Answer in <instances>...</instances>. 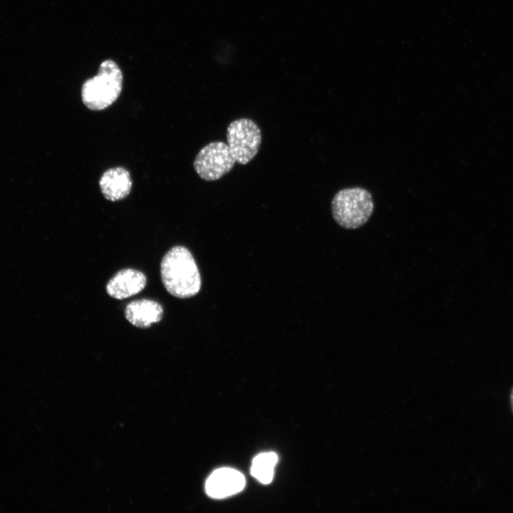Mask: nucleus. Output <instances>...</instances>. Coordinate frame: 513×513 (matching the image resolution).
Masks as SVG:
<instances>
[{
	"label": "nucleus",
	"instance_id": "1",
	"mask_svg": "<svg viewBox=\"0 0 513 513\" xmlns=\"http://www.w3.org/2000/svg\"><path fill=\"white\" fill-rule=\"evenodd\" d=\"M160 273L162 284L172 296L185 299L196 295L201 287V278L190 252L182 246L170 249L162 259Z\"/></svg>",
	"mask_w": 513,
	"mask_h": 513
},
{
	"label": "nucleus",
	"instance_id": "2",
	"mask_svg": "<svg viewBox=\"0 0 513 513\" xmlns=\"http://www.w3.org/2000/svg\"><path fill=\"white\" fill-rule=\"evenodd\" d=\"M123 73L113 60L103 61L97 74L87 79L81 88L83 104L91 110H102L119 97L123 88Z\"/></svg>",
	"mask_w": 513,
	"mask_h": 513
},
{
	"label": "nucleus",
	"instance_id": "3",
	"mask_svg": "<svg viewBox=\"0 0 513 513\" xmlns=\"http://www.w3.org/2000/svg\"><path fill=\"white\" fill-rule=\"evenodd\" d=\"M374 210L370 192L363 187L340 190L331 202V212L336 222L346 229H355L365 224Z\"/></svg>",
	"mask_w": 513,
	"mask_h": 513
},
{
	"label": "nucleus",
	"instance_id": "4",
	"mask_svg": "<svg viewBox=\"0 0 513 513\" xmlns=\"http://www.w3.org/2000/svg\"><path fill=\"white\" fill-rule=\"evenodd\" d=\"M227 141L236 162L247 165L259 152L261 142V130L252 119H236L227 127Z\"/></svg>",
	"mask_w": 513,
	"mask_h": 513
},
{
	"label": "nucleus",
	"instance_id": "5",
	"mask_svg": "<svg viewBox=\"0 0 513 513\" xmlns=\"http://www.w3.org/2000/svg\"><path fill=\"white\" fill-rule=\"evenodd\" d=\"M236 161L227 143L210 142L196 155L193 166L200 177L206 181L222 178L234 167Z\"/></svg>",
	"mask_w": 513,
	"mask_h": 513
},
{
	"label": "nucleus",
	"instance_id": "6",
	"mask_svg": "<svg viewBox=\"0 0 513 513\" xmlns=\"http://www.w3.org/2000/svg\"><path fill=\"white\" fill-rule=\"evenodd\" d=\"M245 486V477L238 470L222 467L214 470L205 483L207 494L215 499L229 497L241 492Z\"/></svg>",
	"mask_w": 513,
	"mask_h": 513
},
{
	"label": "nucleus",
	"instance_id": "7",
	"mask_svg": "<svg viewBox=\"0 0 513 513\" xmlns=\"http://www.w3.org/2000/svg\"><path fill=\"white\" fill-rule=\"evenodd\" d=\"M132 185L130 174L123 167H115L105 170L99 180V187L103 197L112 202L128 197Z\"/></svg>",
	"mask_w": 513,
	"mask_h": 513
},
{
	"label": "nucleus",
	"instance_id": "8",
	"mask_svg": "<svg viewBox=\"0 0 513 513\" xmlns=\"http://www.w3.org/2000/svg\"><path fill=\"white\" fill-rule=\"evenodd\" d=\"M146 285V277L141 271L125 269L118 271L108 283L106 291L116 299H123L140 292Z\"/></svg>",
	"mask_w": 513,
	"mask_h": 513
},
{
	"label": "nucleus",
	"instance_id": "9",
	"mask_svg": "<svg viewBox=\"0 0 513 513\" xmlns=\"http://www.w3.org/2000/svg\"><path fill=\"white\" fill-rule=\"evenodd\" d=\"M163 315L160 304L149 299H140L129 303L125 310L126 319L133 326L146 328L159 322Z\"/></svg>",
	"mask_w": 513,
	"mask_h": 513
},
{
	"label": "nucleus",
	"instance_id": "10",
	"mask_svg": "<svg viewBox=\"0 0 513 513\" xmlns=\"http://www.w3.org/2000/svg\"><path fill=\"white\" fill-rule=\"evenodd\" d=\"M278 457L273 452L256 455L252 461L251 475L262 484H269L273 479Z\"/></svg>",
	"mask_w": 513,
	"mask_h": 513
},
{
	"label": "nucleus",
	"instance_id": "11",
	"mask_svg": "<svg viewBox=\"0 0 513 513\" xmlns=\"http://www.w3.org/2000/svg\"><path fill=\"white\" fill-rule=\"evenodd\" d=\"M509 398H510V405H511L512 411L513 413V388L511 390Z\"/></svg>",
	"mask_w": 513,
	"mask_h": 513
}]
</instances>
